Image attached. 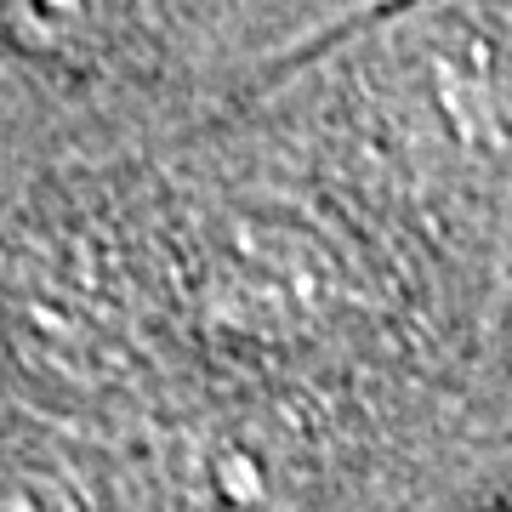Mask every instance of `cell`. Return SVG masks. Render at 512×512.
<instances>
[{"instance_id":"obj_1","label":"cell","mask_w":512,"mask_h":512,"mask_svg":"<svg viewBox=\"0 0 512 512\" xmlns=\"http://www.w3.org/2000/svg\"><path fill=\"white\" fill-rule=\"evenodd\" d=\"M427 512H512V456L478 461V473L456 478Z\"/></svg>"}]
</instances>
